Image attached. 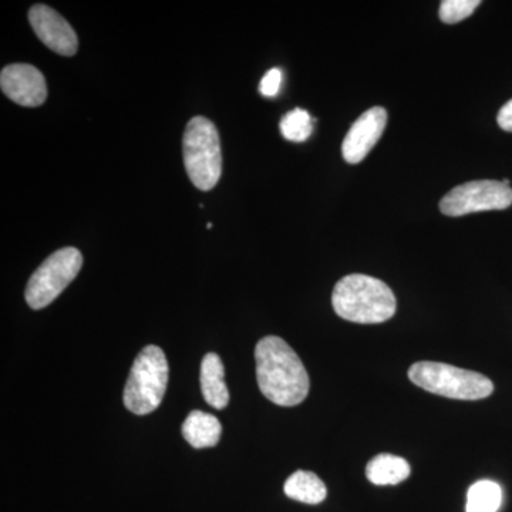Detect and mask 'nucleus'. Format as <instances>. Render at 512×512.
I'll return each instance as SVG.
<instances>
[{
    "label": "nucleus",
    "mask_w": 512,
    "mask_h": 512,
    "mask_svg": "<svg viewBox=\"0 0 512 512\" xmlns=\"http://www.w3.org/2000/svg\"><path fill=\"white\" fill-rule=\"evenodd\" d=\"M387 124V113L383 107H372L365 111L350 127L342 144L346 163L359 164L376 146L383 136Z\"/></svg>",
    "instance_id": "obj_10"
},
{
    "label": "nucleus",
    "mask_w": 512,
    "mask_h": 512,
    "mask_svg": "<svg viewBox=\"0 0 512 512\" xmlns=\"http://www.w3.org/2000/svg\"><path fill=\"white\" fill-rule=\"evenodd\" d=\"M259 390L282 407L301 404L308 397L309 376L295 350L278 336H266L255 348Z\"/></svg>",
    "instance_id": "obj_1"
},
{
    "label": "nucleus",
    "mask_w": 512,
    "mask_h": 512,
    "mask_svg": "<svg viewBox=\"0 0 512 512\" xmlns=\"http://www.w3.org/2000/svg\"><path fill=\"white\" fill-rule=\"evenodd\" d=\"M185 170L191 183L210 191L222 174L221 138L211 120L198 116L188 121L183 138Z\"/></svg>",
    "instance_id": "obj_3"
},
{
    "label": "nucleus",
    "mask_w": 512,
    "mask_h": 512,
    "mask_svg": "<svg viewBox=\"0 0 512 512\" xmlns=\"http://www.w3.org/2000/svg\"><path fill=\"white\" fill-rule=\"evenodd\" d=\"M225 369L217 353H208L201 363V390L205 402L217 410H224L229 403V392L224 380Z\"/></svg>",
    "instance_id": "obj_11"
},
{
    "label": "nucleus",
    "mask_w": 512,
    "mask_h": 512,
    "mask_svg": "<svg viewBox=\"0 0 512 512\" xmlns=\"http://www.w3.org/2000/svg\"><path fill=\"white\" fill-rule=\"evenodd\" d=\"M29 22L42 43L57 55H76L79 49L76 32L56 10L46 5H35L29 10Z\"/></svg>",
    "instance_id": "obj_9"
},
{
    "label": "nucleus",
    "mask_w": 512,
    "mask_h": 512,
    "mask_svg": "<svg viewBox=\"0 0 512 512\" xmlns=\"http://www.w3.org/2000/svg\"><path fill=\"white\" fill-rule=\"evenodd\" d=\"M0 87L6 97L23 107L40 106L47 97L45 76L32 64L6 66L0 74Z\"/></svg>",
    "instance_id": "obj_8"
},
{
    "label": "nucleus",
    "mask_w": 512,
    "mask_h": 512,
    "mask_svg": "<svg viewBox=\"0 0 512 512\" xmlns=\"http://www.w3.org/2000/svg\"><path fill=\"white\" fill-rule=\"evenodd\" d=\"M498 126L503 128L504 131L512 133V100L508 101L501 107L500 113L497 116Z\"/></svg>",
    "instance_id": "obj_19"
},
{
    "label": "nucleus",
    "mask_w": 512,
    "mask_h": 512,
    "mask_svg": "<svg viewBox=\"0 0 512 512\" xmlns=\"http://www.w3.org/2000/svg\"><path fill=\"white\" fill-rule=\"evenodd\" d=\"M480 5V0H443L439 10L441 22L447 25L461 22L473 15L474 10Z\"/></svg>",
    "instance_id": "obj_17"
},
{
    "label": "nucleus",
    "mask_w": 512,
    "mask_h": 512,
    "mask_svg": "<svg viewBox=\"0 0 512 512\" xmlns=\"http://www.w3.org/2000/svg\"><path fill=\"white\" fill-rule=\"evenodd\" d=\"M279 128H281V134L286 140L293 141V143H303L312 136L311 114L303 109L289 111L282 117Z\"/></svg>",
    "instance_id": "obj_16"
},
{
    "label": "nucleus",
    "mask_w": 512,
    "mask_h": 512,
    "mask_svg": "<svg viewBox=\"0 0 512 512\" xmlns=\"http://www.w3.org/2000/svg\"><path fill=\"white\" fill-rule=\"evenodd\" d=\"M409 379L426 392L448 399L481 400L494 392V384L488 377L447 363H414L409 369Z\"/></svg>",
    "instance_id": "obj_5"
},
{
    "label": "nucleus",
    "mask_w": 512,
    "mask_h": 512,
    "mask_svg": "<svg viewBox=\"0 0 512 512\" xmlns=\"http://www.w3.org/2000/svg\"><path fill=\"white\" fill-rule=\"evenodd\" d=\"M409 476V463L393 454H379L366 467L367 480L375 485H397L406 481Z\"/></svg>",
    "instance_id": "obj_13"
},
{
    "label": "nucleus",
    "mask_w": 512,
    "mask_h": 512,
    "mask_svg": "<svg viewBox=\"0 0 512 512\" xmlns=\"http://www.w3.org/2000/svg\"><path fill=\"white\" fill-rule=\"evenodd\" d=\"M83 265L79 249L63 248L49 256L26 286V302L32 309H43L55 301L76 278Z\"/></svg>",
    "instance_id": "obj_6"
},
{
    "label": "nucleus",
    "mask_w": 512,
    "mask_h": 512,
    "mask_svg": "<svg viewBox=\"0 0 512 512\" xmlns=\"http://www.w3.org/2000/svg\"><path fill=\"white\" fill-rule=\"evenodd\" d=\"M336 315L349 322L375 325L392 319L396 313V296L380 279L353 274L336 284L332 293Z\"/></svg>",
    "instance_id": "obj_2"
},
{
    "label": "nucleus",
    "mask_w": 512,
    "mask_h": 512,
    "mask_svg": "<svg viewBox=\"0 0 512 512\" xmlns=\"http://www.w3.org/2000/svg\"><path fill=\"white\" fill-rule=\"evenodd\" d=\"M512 205V190L503 181H471L453 188L440 201V211L448 217L474 212L500 211Z\"/></svg>",
    "instance_id": "obj_7"
},
{
    "label": "nucleus",
    "mask_w": 512,
    "mask_h": 512,
    "mask_svg": "<svg viewBox=\"0 0 512 512\" xmlns=\"http://www.w3.org/2000/svg\"><path fill=\"white\" fill-rule=\"evenodd\" d=\"M222 426L217 417L210 413L194 410L183 424V436L191 447L208 448L217 446L221 439Z\"/></svg>",
    "instance_id": "obj_12"
},
{
    "label": "nucleus",
    "mask_w": 512,
    "mask_h": 512,
    "mask_svg": "<svg viewBox=\"0 0 512 512\" xmlns=\"http://www.w3.org/2000/svg\"><path fill=\"white\" fill-rule=\"evenodd\" d=\"M503 500L500 485L490 480L477 481L467 494V512H497Z\"/></svg>",
    "instance_id": "obj_15"
},
{
    "label": "nucleus",
    "mask_w": 512,
    "mask_h": 512,
    "mask_svg": "<svg viewBox=\"0 0 512 512\" xmlns=\"http://www.w3.org/2000/svg\"><path fill=\"white\" fill-rule=\"evenodd\" d=\"M286 497L303 504L316 505L323 503L328 495V488L315 473L311 471H295L284 485Z\"/></svg>",
    "instance_id": "obj_14"
},
{
    "label": "nucleus",
    "mask_w": 512,
    "mask_h": 512,
    "mask_svg": "<svg viewBox=\"0 0 512 512\" xmlns=\"http://www.w3.org/2000/svg\"><path fill=\"white\" fill-rule=\"evenodd\" d=\"M168 383V362L158 346H146L134 360L123 402L128 412L146 416L158 409L165 396Z\"/></svg>",
    "instance_id": "obj_4"
},
{
    "label": "nucleus",
    "mask_w": 512,
    "mask_h": 512,
    "mask_svg": "<svg viewBox=\"0 0 512 512\" xmlns=\"http://www.w3.org/2000/svg\"><path fill=\"white\" fill-rule=\"evenodd\" d=\"M282 86V72L279 69H271L262 77L259 84V93L265 97H275Z\"/></svg>",
    "instance_id": "obj_18"
}]
</instances>
